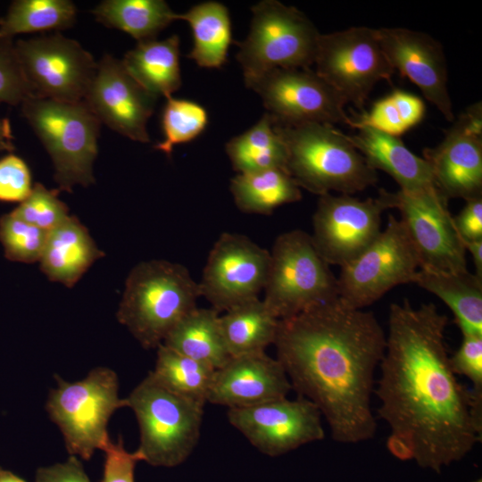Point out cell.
I'll list each match as a JSON object with an SVG mask.
<instances>
[{
  "label": "cell",
  "mask_w": 482,
  "mask_h": 482,
  "mask_svg": "<svg viewBox=\"0 0 482 482\" xmlns=\"http://www.w3.org/2000/svg\"><path fill=\"white\" fill-rule=\"evenodd\" d=\"M445 314L433 303H392L381 375L379 417L405 439L413 459L440 472L481 441L482 392L461 384L445 344Z\"/></svg>",
  "instance_id": "6da1fadb"
},
{
  "label": "cell",
  "mask_w": 482,
  "mask_h": 482,
  "mask_svg": "<svg viewBox=\"0 0 482 482\" xmlns=\"http://www.w3.org/2000/svg\"><path fill=\"white\" fill-rule=\"evenodd\" d=\"M273 345L292 389L316 405L336 442L373 438L371 395L386 336L372 312L339 297L318 303L279 320Z\"/></svg>",
  "instance_id": "7a4b0ae2"
},
{
  "label": "cell",
  "mask_w": 482,
  "mask_h": 482,
  "mask_svg": "<svg viewBox=\"0 0 482 482\" xmlns=\"http://www.w3.org/2000/svg\"><path fill=\"white\" fill-rule=\"evenodd\" d=\"M273 124L287 148V171L300 188L319 195H352L378 181L377 170L333 125Z\"/></svg>",
  "instance_id": "3957f363"
},
{
  "label": "cell",
  "mask_w": 482,
  "mask_h": 482,
  "mask_svg": "<svg viewBox=\"0 0 482 482\" xmlns=\"http://www.w3.org/2000/svg\"><path fill=\"white\" fill-rule=\"evenodd\" d=\"M198 283L187 269L164 260L141 262L129 272L117 319L145 349L157 348L196 307Z\"/></svg>",
  "instance_id": "277c9868"
},
{
  "label": "cell",
  "mask_w": 482,
  "mask_h": 482,
  "mask_svg": "<svg viewBox=\"0 0 482 482\" xmlns=\"http://www.w3.org/2000/svg\"><path fill=\"white\" fill-rule=\"evenodd\" d=\"M140 432V461L156 467L183 463L198 444L205 403L179 395L149 371L126 398Z\"/></svg>",
  "instance_id": "5b68a950"
},
{
  "label": "cell",
  "mask_w": 482,
  "mask_h": 482,
  "mask_svg": "<svg viewBox=\"0 0 482 482\" xmlns=\"http://www.w3.org/2000/svg\"><path fill=\"white\" fill-rule=\"evenodd\" d=\"M21 111L52 159L59 191L95 183L93 164L101 122L84 101L29 96Z\"/></svg>",
  "instance_id": "8992f818"
},
{
  "label": "cell",
  "mask_w": 482,
  "mask_h": 482,
  "mask_svg": "<svg viewBox=\"0 0 482 482\" xmlns=\"http://www.w3.org/2000/svg\"><path fill=\"white\" fill-rule=\"evenodd\" d=\"M57 387L46 402L52 421L61 430L70 455L88 461L111 440L107 425L112 415L127 407L119 396L117 374L111 369H93L82 380L67 382L56 376Z\"/></svg>",
  "instance_id": "52a82bcc"
},
{
  "label": "cell",
  "mask_w": 482,
  "mask_h": 482,
  "mask_svg": "<svg viewBox=\"0 0 482 482\" xmlns=\"http://www.w3.org/2000/svg\"><path fill=\"white\" fill-rule=\"evenodd\" d=\"M249 34L237 42L245 81L274 69H308L314 63L320 33L294 6L264 0L252 7Z\"/></svg>",
  "instance_id": "ba28073f"
},
{
  "label": "cell",
  "mask_w": 482,
  "mask_h": 482,
  "mask_svg": "<svg viewBox=\"0 0 482 482\" xmlns=\"http://www.w3.org/2000/svg\"><path fill=\"white\" fill-rule=\"evenodd\" d=\"M270 253L262 301L278 320L338 297L337 278L308 233L301 229L282 233Z\"/></svg>",
  "instance_id": "9c48e42d"
},
{
  "label": "cell",
  "mask_w": 482,
  "mask_h": 482,
  "mask_svg": "<svg viewBox=\"0 0 482 482\" xmlns=\"http://www.w3.org/2000/svg\"><path fill=\"white\" fill-rule=\"evenodd\" d=\"M420 263L402 223L388 216L386 228L357 258L341 267L338 297L351 307L363 309L395 286L413 283Z\"/></svg>",
  "instance_id": "30bf717a"
},
{
  "label": "cell",
  "mask_w": 482,
  "mask_h": 482,
  "mask_svg": "<svg viewBox=\"0 0 482 482\" xmlns=\"http://www.w3.org/2000/svg\"><path fill=\"white\" fill-rule=\"evenodd\" d=\"M313 64L320 77L358 108L378 81L395 73L376 29L364 26L320 34Z\"/></svg>",
  "instance_id": "8fae6325"
},
{
  "label": "cell",
  "mask_w": 482,
  "mask_h": 482,
  "mask_svg": "<svg viewBox=\"0 0 482 482\" xmlns=\"http://www.w3.org/2000/svg\"><path fill=\"white\" fill-rule=\"evenodd\" d=\"M14 51L32 96L84 100L97 62L79 42L55 33L18 40Z\"/></svg>",
  "instance_id": "7c38bea8"
},
{
  "label": "cell",
  "mask_w": 482,
  "mask_h": 482,
  "mask_svg": "<svg viewBox=\"0 0 482 482\" xmlns=\"http://www.w3.org/2000/svg\"><path fill=\"white\" fill-rule=\"evenodd\" d=\"M245 83L275 123L348 124L346 101L311 68L274 69Z\"/></svg>",
  "instance_id": "4fadbf2b"
},
{
  "label": "cell",
  "mask_w": 482,
  "mask_h": 482,
  "mask_svg": "<svg viewBox=\"0 0 482 482\" xmlns=\"http://www.w3.org/2000/svg\"><path fill=\"white\" fill-rule=\"evenodd\" d=\"M391 209L389 192L360 200L351 195H320L312 218V243L328 265L341 267L362 254L379 236L381 216Z\"/></svg>",
  "instance_id": "5bb4252c"
},
{
  "label": "cell",
  "mask_w": 482,
  "mask_h": 482,
  "mask_svg": "<svg viewBox=\"0 0 482 482\" xmlns=\"http://www.w3.org/2000/svg\"><path fill=\"white\" fill-rule=\"evenodd\" d=\"M390 208L402 221L418 254L420 269L468 271L466 249L448 210V199L437 188L420 193L389 192Z\"/></svg>",
  "instance_id": "9a60e30c"
},
{
  "label": "cell",
  "mask_w": 482,
  "mask_h": 482,
  "mask_svg": "<svg viewBox=\"0 0 482 482\" xmlns=\"http://www.w3.org/2000/svg\"><path fill=\"white\" fill-rule=\"evenodd\" d=\"M270 253L245 236L223 233L210 251L199 286L218 312L258 298L264 288Z\"/></svg>",
  "instance_id": "2e32d148"
},
{
  "label": "cell",
  "mask_w": 482,
  "mask_h": 482,
  "mask_svg": "<svg viewBox=\"0 0 482 482\" xmlns=\"http://www.w3.org/2000/svg\"><path fill=\"white\" fill-rule=\"evenodd\" d=\"M229 423L261 453L276 457L322 440V416L311 401L287 397L245 408L228 409Z\"/></svg>",
  "instance_id": "e0dca14e"
},
{
  "label": "cell",
  "mask_w": 482,
  "mask_h": 482,
  "mask_svg": "<svg viewBox=\"0 0 482 482\" xmlns=\"http://www.w3.org/2000/svg\"><path fill=\"white\" fill-rule=\"evenodd\" d=\"M156 99L131 77L121 60L105 54L97 62L83 101L101 123L131 140L147 143L146 125Z\"/></svg>",
  "instance_id": "ac0fdd59"
},
{
  "label": "cell",
  "mask_w": 482,
  "mask_h": 482,
  "mask_svg": "<svg viewBox=\"0 0 482 482\" xmlns=\"http://www.w3.org/2000/svg\"><path fill=\"white\" fill-rule=\"evenodd\" d=\"M437 190L447 199L482 196L481 104L470 106L434 148L424 150Z\"/></svg>",
  "instance_id": "d6986e66"
},
{
  "label": "cell",
  "mask_w": 482,
  "mask_h": 482,
  "mask_svg": "<svg viewBox=\"0 0 482 482\" xmlns=\"http://www.w3.org/2000/svg\"><path fill=\"white\" fill-rule=\"evenodd\" d=\"M376 30L394 70L415 84L447 120L453 121L446 60L441 44L427 33L405 28Z\"/></svg>",
  "instance_id": "ffe728a7"
},
{
  "label": "cell",
  "mask_w": 482,
  "mask_h": 482,
  "mask_svg": "<svg viewBox=\"0 0 482 482\" xmlns=\"http://www.w3.org/2000/svg\"><path fill=\"white\" fill-rule=\"evenodd\" d=\"M290 390L281 363L262 352L230 357L216 370L207 402L229 409L245 408L286 398Z\"/></svg>",
  "instance_id": "44dd1931"
},
{
  "label": "cell",
  "mask_w": 482,
  "mask_h": 482,
  "mask_svg": "<svg viewBox=\"0 0 482 482\" xmlns=\"http://www.w3.org/2000/svg\"><path fill=\"white\" fill-rule=\"evenodd\" d=\"M356 135H346L355 149L375 170L391 176L405 193H420L435 186L428 162L411 152L398 138L370 128L358 129Z\"/></svg>",
  "instance_id": "7402d4cb"
},
{
  "label": "cell",
  "mask_w": 482,
  "mask_h": 482,
  "mask_svg": "<svg viewBox=\"0 0 482 482\" xmlns=\"http://www.w3.org/2000/svg\"><path fill=\"white\" fill-rule=\"evenodd\" d=\"M104 253L75 216L50 230L39 259L40 268L54 282L73 287Z\"/></svg>",
  "instance_id": "603a6c76"
},
{
  "label": "cell",
  "mask_w": 482,
  "mask_h": 482,
  "mask_svg": "<svg viewBox=\"0 0 482 482\" xmlns=\"http://www.w3.org/2000/svg\"><path fill=\"white\" fill-rule=\"evenodd\" d=\"M121 62L131 77L156 97L171 96L181 86L178 35L138 42Z\"/></svg>",
  "instance_id": "cb8c5ba5"
},
{
  "label": "cell",
  "mask_w": 482,
  "mask_h": 482,
  "mask_svg": "<svg viewBox=\"0 0 482 482\" xmlns=\"http://www.w3.org/2000/svg\"><path fill=\"white\" fill-rule=\"evenodd\" d=\"M440 298L453 312L462 335H482V278L420 269L414 282Z\"/></svg>",
  "instance_id": "d4e9b609"
},
{
  "label": "cell",
  "mask_w": 482,
  "mask_h": 482,
  "mask_svg": "<svg viewBox=\"0 0 482 482\" xmlns=\"http://www.w3.org/2000/svg\"><path fill=\"white\" fill-rule=\"evenodd\" d=\"M162 345L218 370L230 359L222 336L219 312L195 307L168 333Z\"/></svg>",
  "instance_id": "484cf974"
},
{
  "label": "cell",
  "mask_w": 482,
  "mask_h": 482,
  "mask_svg": "<svg viewBox=\"0 0 482 482\" xmlns=\"http://www.w3.org/2000/svg\"><path fill=\"white\" fill-rule=\"evenodd\" d=\"M278 322L259 298L226 311L220 316V323L230 357L265 352L274 344Z\"/></svg>",
  "instance_id": "4316f807"
},
{
  "label": "cell",
  "mask_w": 482,
  "mask_h": 482,
  "mask_svg": "<svg viewBox=\"0 0 482 482\" xmlns=\"http://www.w3.org/2000/svg\"><path fill=\"white\" fill-rule=\"evenodd\" d=\"M178 19L186 21L193 32L194 45L187 57L203 68H220L232 42L228 8L221 3L204 2L179 14Z\"/></svg>",
  "instance_id": "83f0119b"
},
{
  "label": "cell",
  "mask_w": 482,
  "mask_h": 482,
  "mask_svg": "<svg viewBox=\"0 0 482 482\" xmlns=\"http://www.w3.org/2000/svg\"><path fill=\"white\" fill-rule=\"evenodd\" d=\"M104 25L122 30L138 42L155 39L179 20L163 0H105L91 11Z\"/></svg>",
  "instance_id": "f1b7e54d"
},
{
  "label": "cell",
  "mask_w": 482,
  "mask_h": 482,
  "mask_svg": "<svg viewBox=\"0 0 482 482\" xmlns=\"http://www.w3.org/2000/svg\"><path fill=\"white\" fill-rule=\"evenodd\" d=\"M230 191L237 208L247 213L270 214L302 198L299 186L281 169L237 174L230 181Z\"/></svg>",
  "instance_id": "f546056e"
},
{
  "label": "cell",
  "mask_w": 482,
  "mask_h": 482,
  "mask_svg": "<svg viewBox=\"0 0 482 482\" xmlns=\"http://www.w3.org/2000/svg\"><path fill=\"white\" fill-rule=\"evenodd\" d=\"M226 152L237 174L270 169L287 170L286 145L267 112L248 130L231 138Z\"/></svg>",
  "instance_id": "4dcf8cb0"
},
{
  "label": "cell",
  "mask_w": 482,
  "mask_h": 482,
  "mask_svg": "<svg viewBox=\"0 0 482 482\" xmlns=\"http://www.w3.org/2000/svg\"><path fill=\"white\" fill-rule=\"evenodd\" d=\"M77 8L69 0H16L0 19V40L18 34L62 30L76 21Z\"/></svg>",
  "instance_id": "1f68e13d"
},
{
  "label": "cell",
  "mask_w": 482,
  "mask_h": 482,
  "mask_svg": "<svg viewBox=\"0 0 482 482\" xmlns=\"http://www.w3.org/2000/svg\"><path fill=\"white\" fill-rule=\"evenodd\" d=\"M154 378L170 390L190 399L207 403L215 370L161 344L157 348Z\"/></svg>",
  "instance_id": "d6a6232c"
},
{
  "label": "cell",
  "mask_w": 482,
  "mask_h": 482,
  "mask_svg": "<svg viewBox=\"0 0 482 482\" xmlns=\"http://www.w3.org/2000/svg\"><path fill=\"white\" fill-rule=\"evenodd\" d=\"M425 105L418 96L395 90L377 101L369 112L358 118H350L349 126L361 129L370 128L398 137L417 125L424 117Z\"/></svg>",
  "instance_id": "836d02e7"
},
{
  "label": "cell",
  "mask_w": 482,
  "mask_h": 482,
  "mask_svg": "<svg viewBox=\"0 0 482 482\" xmlns=\"http://www.w3.org/2000/svg\"><path fill=\"white\" fill-rule=\"evenodd\" d=\"M162 114L163 140L154 145L170 156L176 145L196 138L208 124L206 110L199 104L169 96Z\"/></svg>",
  "instance_id": "e575fe53"
},
{
  "label": "cell",
  "mask_w": 482,
  "mask_h": 482,
  "mask_svg": "<svg viewBox=\"0 0 482 482\" xmlns=\"http://www.w3.org/2000/svg\"><path fill=\"white\" fill-rule=\"evenodd\" d=\"M48 232L21 219L12 212L0 218V242L4 256L12 262H38Z\"/></svg>",
  "instance_id": "d590c367"
},
{
  "label": "cell",
  "mask_w": 482,
  "mask_h": 482,
  "mask_svg": "<svg viewBox=\"0 0 482 482\" xmlns=\"http://www.w3.org/2000/svg\"><path fill=\"white\" fill-rule=\"evenodd\" d=\"M58 194V189H48L36 183L29 195L12 212L49 232L70 216L67 205L59 199Z\"/></svg>",
  "instance_id": "8d00e7d4"
},
{
  "label": "cell",
  "mask_w": 482,
  "mask_h": 482,
  "mask_svg": "<svg viewBox=\"0 0 482 482\" xmlns=\"http://www.w3.org/2000/svg\"><path fill=\"white\" fill-rule=\"evenodd\" d=\"M32 96L12 40H0V104H19Z\"/></svg>",
  "instance_id": "74e56055"
},
{
  "label": "cell",
  "mask_w": 482,
  "mask_h": 482,
  "mask_svg": "<svg viewBox=\"0 0 482 482\" xmlns=\"http://www.w3.org/2000/svg\"><path fill=\"white\" fill-rule=\"evenodd\" d=\"M30 170L21 157L10 154L0 159V201L21 203L32 190Z\"/></svg>",
  "instance_id": "f35d334b"
},
{
  "label": "cell",
  "mask_w": 482,
  "mask_h": 482,
  "mask_svg": "<svg viewBox=\"0 0 482 482\" xmlns=\"http://www.w3.org/2000/svg\"><path fill=\"white\" fill-rule=\"evenodd\" d=\"M453 371L466 377L472 389L482 392V335H462L457 351L450 356Z\"/></svg>",
  "instance_id": "ab89813d"
},
{
  "label": "cell",
  "mask_w": 482,
  "mask_h": 482,
  "mask_svg": "<svg viewBox=\"0 0 482 482\" xmlns=\"http://www.w3.org/2000/svg\"><path fill=\"white\" fill-rule=\"evenodd\" d=\"M105 460L102 482H135V467L140 461L137 452H128L121 437L110 440L104 449Z\"/></svg>",
  "instance_id": "60d3db41"
},
{
  "label": "cell",
  "mask_w": 482,
  "mask_h": 482,
  "mask_svg": "<svg viewBox=\"0 0 482 482\" xmlns=\"http://www.w3.org/2000/svg\"><path fill=\"white\" fill-rule=\"evenodd\" d=\"M36 482H91L79 457L70 455L62 463L40 467L36 472Z\"/></svg>",
  "instance_id": "b9f144b4"
},
{
  "label": "cell",
  "mask_w": 482,
  "mask_h": 482,
  "mask_svg": "<svg viewBox=\"0 0 482 482\" xmlns=\"http://www.w3.org/2000/svg\"><path fill=\"white\" fill-rule=\"evenodd\" d=\"M453 219L462 242L482 239V196L467 200L464 208Z\"/></svg>",
  "instance_id": "7bdbcfd3"
},
{
  "label": "cell",
  "mask_w": 482,
  "mask_h": 482,
  "mask_svg": "<svg viewBox=\"0 0 482 482\" xmlns=\"http://www.w3.org/2000/svg\"><path fill=\"white\" fill-rule=\"evenodd\" d=\"M386 447L395 457L400 460L413 459V452L411 445L401 436L390 434L386 440Z\"/></svg>",
  "instance_id": "ee69618b"
},
{
  "label": "cell",
  "mask_w": 482,
  "mask_h": 482,
  "mask_svg": "<svg viewBox=\"0 0 482 482\" xmlns=\"http://www.w3.org/2000/svg\"><path fill=\"white\" fill-rule=\"evenodd\" d=\"M466 251L472 256L476 268L475 275L482 278V239L473 241H463Z\"/></svg>",
  "instance_id": "f6af8a7d"
},
{
  "label": "cell",
  "mask_w": 482,
  "mask_h": 482,
  "mask_svg": "<svg viewBox=\"0 0 482 482\" xmlns=\"http://www.w3.org/2000/svg\"><path fill=\"white\" fill-rule=\"evenodd\" d=\"M13 136L9 120L0 118V151L14 150Z\"/></svg>",
  "instance_id": "bcb514c9"
},
{
  "label": "cell",
  "mask_w": 482,
  "mask_h": 482,
  "mask_svg": "<svg viewBox=\"0 0 482 482\" xmlns=\"http://www.w3.org/2000/svg\"><path fill=\"white\" fill-rule=\"evenodd\" d=\"M0 482H27L10 470L0 468Z\"/></svg>",
  "instance_id": "7dc6e473"
},
{
  "label": "cell",
  "mask_w": 482,
  "mask_h": 482,
  "mask_svg": "<svg viewBox=\"0 0 482 482\" xmlns=\"http://www.w3.org/2000/svg\"><path fill=\"white\" fill-rule=\"evenodd\" d=\"M474 482H482V479L479 478V479L475 480Z\"/></svg>",
  "instance_id": "c3c4849f"
}]
</instances>
